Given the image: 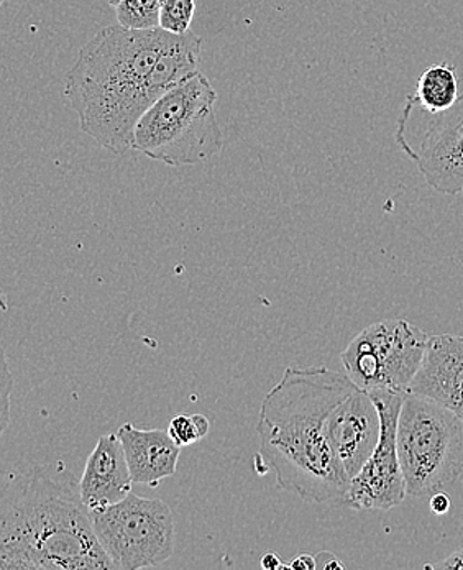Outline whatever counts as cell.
<instances>
[{"label": "cell", "instance_id": "cell-1", "mask_svg": "<svg viewBox=\"0 0 463 570\" xmlns=\"http://www.w3.org/2000/svg\"><path fill=\"white\" fill-rule=\"evenodd\" d=\"M203 38L189 30H100L81 48L65 96L82 132L116 155L132 148L135 127L165 92L198 72Z\"/></svg>", "mask_w": 463, "mask_h": 570}, {"label": "cell", "instance_id": "cell-2", "mask_svg": "<svg viewBox=\"0 0 463 570\" xmlns=\"http://www.w3.org/2000/svg\"><path fill=\"white\" fill-rule=\"evenodd\" d=\"M347 373L289 367L266 393L257 433L276 485L304 502L345 503L351 479L329 439V417L354 390Z\"/></svg>", "mask_w": 463, "mask_h": 570}, {"label": "cell", "instance_id": "cell-3", "mask_svg": "<svg viewBox=\"0 0 463 570\" xmlns=\"http://www.w3.org/2000/svg\"><path fill=\"white\" fill-rule=\"evenodd\" d=\"M116 569L92 528L81 483L63 464L12 473L0 499V570Z\"/></svg>", "mask_w": 463, "mask_h": 570}, {"label": "cell", "instance_id": "cell-4", "mask_svg": "<svg viewBox=\"0 0 463 570\" xmlns=\"http://www.w3.org/2000/svg\"><path fill=\"white\" fill-rule=\"evenodd\" d=\"M216 102V89L203 72L183 79L138 120L132 150L168 167L217 157L224 150V134Z\"/></svg>", "mask_w": 463, "mask_h": 570}, {"label": "cell", "instance_id": "cell-5", "mask_svg": "<svg viewBox=\"0 0 463 570\" xmlns=\"http://www.w3.org/2000/svg\"><path fill=\"white\" fill-rule=\"evenodd\" d=\"M397 454L407 495L442 492L463 473V421L447 407L407 393L397 420Z\"/></svg>", "mask_w": 463, "mask_h": 570}, {"label": "cell", "instance_id": "cell-6", "mask_svg": "<svg viewBox=\"0 0 463 570\" xmlns=\"http://www.w3.org/2000/svg\"><path fill=\"white\" fill-rule=\"evenodd\" d=\"M91 521L116 569L155 568L175 554V520L164 500L130 493L122 502L92 510Z\"/></svg>", "mask_w": 463, "mask_h": 570}, {"label": "cell", "instance_id": "cell-7", "mask_svg": "<svg viewBox=\"0 0 463 570\" xmlns=\"http://www.w3.org/2000/svg\"><path fill=\"white\" fill-rule=\"evenodd\" d=\"M430 337L406 320L378 321L365 327L341 354L348 379L365 392L404 390L423 364Z\"/></svg>", "mask_w": 463, "mask_h": 570}, {"label": "cell", "instance_id": "cell-8", "mask_svg": "<svg viewBox=\"0 0 463 570\" xmlns=\"http://www.w3.org/2000/svg\"><path fill=\"white\" fill-rule=\"evenodd\" d=\"M396 144L442 195L463 191V95L454 106L432 114L411 96L397 119Z\"/></svg>", "mask_w": 463, "mask_h": 570}, {"label": "cell", "instance_id": "cell-9", "mask_svg": "<svg viewBox=\"0 0 463 570\" xmlns=\"http://www.w3.org/2000/svg\"><path fill=\"white\" fill-rule=\"evenodd\" d=\"M382 417V434L375 451L361 472L351 480L345 507L354 510L386 511L406 499V482L397 454V420L404 390H372L368 392Z\"/></svg>", "mask_w": 463, "mask_h": 570}, {"label": "cell", "instance_id": "cell-10", "mask_svg": "<svg viewBox=\"0 0 463 570\" xmlns=\"http://www.w3.org/2000/svg\"><path fill=\"white\" fill-rule=\"evenodd\" d=\"M382 434V417L368 392L355 389L332 411L329 439L348 479H354L375 451Z\"/></svg>", "mask_w": 463, "mask_h": 570}, {"label": "cell", "instance_id": "cell-11", "mask_svg": "<svg viewBox=\"0 0 463 570\" xmlns=\"http://www.w3.org/2000/svg\"><path fill=\"white\" fill-rule=\"evenodd\" d=\"M410 392L447 407L463 421V336L430 337Z\"/></svg>", "mask_w": 463, "mask_h": 570}, {"label": "cell", "instance_id": "cell-12", "mask_svg": "<svg viewBox=\"0 0 463 570\" xmlns=\"http://www.w3.org/2000/svg\"><path fill=\"white\" fill-rule=\"evenodd\" d=\"M79 483L82 499L91 511L122 502L132 493L129 462L117 433L99 438Z\"/></svg>", "mask_w": 463, "mask_h": 570}, {"label": "cell", "instance_id": "cell-13", "mask_svg": "<svg viewBox=\"0 0 463 570\" xmlns=\"http://www.w3.org/2000/svg\"><path fill=\"white\" fill-rule=\"evenodd\" d=\"M117 436L122 441L134 483L158 487L175 475L181 448L173 441L168 431L138 430L126 423Z\"/></svg>", "mask_w": 463, "mask_h": 570}, {"label": "cell", "instance_id": "cell-14", "mask_svg": "<svg viewBox=\"0 0 463 570\" xmlns=\"http://www.w3.org/2000/svg\"><path fill=\"white\" fill-rule=\"evenodd\" d=\"M410 96L417 106L432 114L447 110L461 98L455 67L449 63H439L424 69L420 81H417L416 91Z\"/></svg>", "mask_w": 463, "mask_h": 570}, {"label": "cell", "instance_id": "cell-15", "mask_svg": "<svg viewBox=\"0 0 463 570\" xmlns=\"http://www.w3.org/2000/svg\"><path fill=\"white\" fill-rule=\"evenodd\" d=\"M164 0H109L116 10L119 26L132 30H150L160 27Z\"/></svg>", "mask_w": 463, "mask_h": 570}, {"label": "cell", "instance_id": "cell-16", "mask_svg": "<svg viewBox=\"0 0 463 570\" xmlns=\"http://www.w3.org/2000/svg\"><path fill=\"white\" fill-rule=\"evenodd\" d=\"M196 0H164L161 2L160 29L175 35L191 30L195 19Z\"/></svg>", "mask_w": 463, "mask_h": 570}, {"label": "cell", "instance_id": "cell-17", "mask_svg": "<svg viewBox=\"0 0 463 570\" xmlns=\"http://www.w3.org/2000/svg\"><path fill=\"white\" fill-rule=\"evenodd\" d=\"M168 434L179 448H188V445L196 444L203 439L193 414L191 416L178 414V416L173 417L168 424Z\"/></svg>", "mask_w": 463, "mask_h": 570}, {"label": "cell", "instance_id": "cell-18", "mask_svg": "<svg viewBox=\"0 0 463 570\" xmlns=\"http://www.w3.org/2000/svg\"><path fill=\"white\" fill-rule=\"evenodd\" d=\"M13 390V379L10 375L9 367H7V357L3 354L2 361V431L9 424V403L10 392Z\"/></svg>", "mask_w": 463, "mask_h": 570}, {"label": "cell", "instance_id": "cell-19", "mask_svg": "<svg viewBox=\"0 0 463 570\" xmlns=\"http://www.w3.org/2000/svg\"><path fill=\"white\" fill-rule=\"evenodd\" d=\"M427 569L463 570V546L439 564L427 566Z\"/></svg>", "mask_w": 463, "mask_h": 570}, {"label": "cell", "instance_id": "cell-20", "mask_svg": "<svg viewBox=\"0 0 463 570\" xmlns=\"http://www.w3.org/2000/svg\"><path fill=\"white\" fill-rule=\"evenodd\" d=\"M431 511L435 514H445L451 510V499L445 493L435 492L431 497Z\"/></svg>", "mask_w": 463, "mask_h": 570}, {"label": "cell", "instance_id": "cell-21", "mask_svg": "<svg viewBox=\"0 0 463 570\" xmlns=\"http://www.w3.org/2000/svg\"><path fill=\"white\" fill-rule=\"evenodd\" d=\"M289 569L293 570H313L317 569L316 556L299 554L289 562Z\"/></svg>", "mask_w": 463, "mask_h": 570}, {"label": "cell", "instance_id": "cell-22", "mask_svg": "<svg viewBox=\"0 0 463 570\" xmlns=\"http://www.w3.org/2000/svg\"><path fill=\"white\" fill-rule=\"evenodd\" d=\"M316 564L317 569H344V564L338 562L337 558L331 554V552H319V554L316 556Z\"/></svg>", "mask_w": 463, "mask_h": 570}, {"label": "cell", "instance_id": "cell-23", "mask_svg": "<svg viewBox=\"0 0 463 570\" xmlns=\"http://www.w3.org/2000/svg\"><path fill=\"white\" fill-rule=\"evenodd\" d=\"M260 566L262 569L265 570L283 569L282 561H279V556L275 554V552H266V554L262 556Z\"/></svg>", "mask_w": 463, "mask_h": 570}, {"label": "cell", "instance_id": "cell-24", "mask_svg": "<svg viewBox=\"0 0 463 570\" xmlns=\"http://www.w3.org/2000/svg\"><path fill=\"white\" fill-rule=\"evenodd\" d=\"M2 3H6V0H2Z\"/></svg>", "mask_w": 463, "mask_h": 570}]
</instances>
